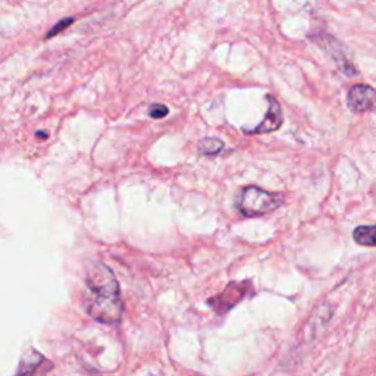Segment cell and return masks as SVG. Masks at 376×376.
<instances>
[{
  "instance_id": "obj_7",
  "label": "cell",
  "mask_w": 376,
  "mask_h": 376,
  "mask_svg": "<svg viewBox=\"0 0 376 376\" xmlns=\"http://www.w3.org/2000/svg\"><path fill=\"white\" fill-rule=\"evenodd\" d=\"M246 294V288L244 287H240L238 284H231L229 285L224 293H221L220 296H216V297H220V298H226V300H212L211 298V306H213L217 313H226V310H229L231 307H234L237 303L244 297Z\"/></svg>"
},
{
  "instance_id": "obj_4",
  "label": "cell",
  "mask_w": 376,
  "mask_h": 376,
  "mask_svg": "<svg viewBox=\"0 0 376 376\" xmlns=\"http://www.w3.org/2000/svg\"><path fill=\"white\" fill-rule=\"evenodd\" d=\"M375 90L370 86L359 84V86L351 87L347 94V105L351 112L365 114L369 112L375 106Z\"/></svg>"
},
{
  "instance_id": "obj_5",
  "label": "cell",
  "mask_w": 376,
  "mask_h": 376,
  "mask_svg": "<svg viewBox=\"0 0 376 376\" xmlns=\"http://www.w3.org/2000/svg\"><path fill=\"white\" fill-rule=\"evenodd\" d=\"M266 100H268V103H269L268 112H266L265 119L256 128L249 131L250 134H268V132H274L283 125L284 115H283V109H281L280 103H278V100L272 96L266 97Z\"/></svg>"
},
{
  "instance_id": "obj_11",
  "label": "cell",
  "mask_w": 376,
  "mask_h": 376,
  "mask_svg": "<svg viewBox=\"0 0 376 376\" xmlns=\"http://www.w3.org/2000/svg\"><path fill=\"white\" fill-rule=\"evenodd\" d=\"M72 22H74V18H66V19H62V21H59L57 24H56V26L51 30V31H48L47 33V35H46V37L47 39H51V37H55V35H57L60 31H64L65 28H68L69 26H71V24Z\"/></svg>"
},
{
  "instance_id": "obj_2",
  "label": "cell",
  "mask_w": 376,
  "mask_h": 376,
  "mask_svg": "<svg viewBox=\"0 0 376 376\" xmlns=\"http://www.w3.org/2000/svg\"><path fill=\"white\" fill-rule=\"evenodd\" d=\"M87 288L91 296L97 297H115L120 296L119 284L114 272L103 263H93L86 278Z\"/></svg>"
},
{
  "instance_id": "obj_6",
  "label": "cell",
  "mask_w": 376,
  "mask_h": 376,
  "mask_svg": "<svg viewBox=\"0 0 376 376\" xmlns=\"http://www.w3.org/2000/svg\"><path fill=\"white\" fill-rule=\"evenodd\" d=\"M28 355L30 357H24L21 361L18 376H46L53 368V363L37 351L31 350Z\"/></svg>"
},
{
  "instance_id": "obj_9",
  "label": "cell",
  "mask_w": 376,
  "mask_h": 376,
  "mask_svg": "<svg viewBox=\"0 0 376 376\" xmlns=\"http://www.w3.org/2000/svg\"><path fill=\"white\" fill-rule=\"evenodd\" d=\"M224 149V143L217 138H204L199 144V150L204 156H215Z\"/></svg>"
},
{
  "instance_id": "obj_1",
  "label": "cell",
  "mask_w": 376,
  "mask_h": 376,
  "mask_svg": "<svg viewBox=\"0 0 376 376\" xmlns=\"http://www.w3.org/2000/svg\"><path fill=\"white\" fill-rule=\"evenodd\" d=\"M284 202L281 193H268L256 186L242 188L237 197V209L249 217L271 213Z\"/></svg>"
},
{
  "instance_id": "obj_8",
  "label": "cell",
  "mask_w": 376,
  "mask_h": 376,
  "mask_svg": "<svg viewBox=\"0 0 376 376\" xmlns=\"http://www.w3.org/2000/svg\"><path fill=\"white\" fill-rule=\"evenodd\" d=\"M376 228L373 225H365V226H357L353 233V238L361 246L373 247L376 244Z\"/></svg>"
},
{
  "instance_id": "obj_10",
  "label": "cell",
  "mask_w": 376,
  "mask_h": 376,
  "mask_svg": "<svg viewBox=\"0 0 376 376\" xmlns=\"http://www.w3.org/2000/svg\"><path fill=\"white\" fill-rule=\"evenodd\" d=\"M169 114V109L165 106V105H161V103H156V105H152L149 107V115L154 119H162L165 118L166 115Z\"/></svg>"
},
{
  "instance_id": "obj_3",
  "label": "cell",
  "mask_w": 376,
  "mask_h": 376,
  "mask_svg": "<svg viewBox=\"0 0 376 376\" xmlns=\"http://www.w3.org/2000/svg\"><path fill=\"white\" fill-rule=\"evenodd\" d=\"M87 313L90 316L105 325H115L123 318V300L120 296L115 297H97L91 296L86 305Z\"/></svg>"
}]
</instances>
